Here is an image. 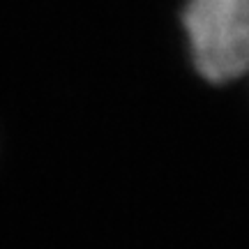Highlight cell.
<instances>
[{"label": "cell", "mask_w": 249, "mask_h": 249, "mask_svg": "<svg viewBox=\"0 0 249 249\" xmlns=\"http://www.w3.org/2000/svg\"><path fill=\"white\" fill-rule=\"evenodd\" d=\"M180 21L205 81L229 83L249 71V0H187Z\"/></svg>", "instance_id": "obj_1"}]
</instances>
